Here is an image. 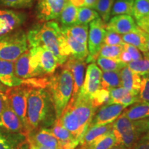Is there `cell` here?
Masks as SVG:
<instances>
[{
  "label": "cell",
  "instance_id": "obj_42",
  "mask_svg": "<svg viewBox=\"0 0 149 149\" xmlns=\"http://www.w3.org/2000/svg\"><path fill=\"white\" fill-rule=\"evenodd\" d=\"M136 24L139 29L149 34V14L141 19L136 21Z\"/></svg>",
  "mask_w": 149,
  "mask_h": 149
},
{
  "label": "cell",
  "instance_id": "obj_21",
  "mask_svg": "<svg viewBox=\"0 0 149 149\" xmlns=\"http://www.w3.org/2000/svg\"><path fill=\"white\" fill-rule=\"evenodd\" d=\"M113 130V123L103 126H94L89 127L80 141L79 149L88 146L102 135Z\"/></svg>",
  "mask_w": 149,
  "mask_h": 149
},
{
  "label": "cell",
  "instance_id": "obj_37",
  "mask_svg": "<svg viewBox=\"0 0 149 149\" xmlns=\"http://www.w3.org/2000/svg\"><path fill=\"white\" fill-rule=\"evenodd\" d=\"M129 92L126 88H124L122 86H119L117 88H113L109 91L110 98L109 101L107 104H120L122 100H124L126 96L130 94ZM132 94V93H131Z\"/></svg>",
  "mask_w": 149,
  "mask_h": 149
},
{
  "label": "cell",
  "instance_id": "obj_24",
  "mask_svg": "<svg viewBox=\"0 0 149 149\" xmlns=\"http://www.w3.org/2000/svg\"><path fill=\"white\" fill-rule=\"evenodd\" d=\"M15 73L22 79H28L31 77L30 68V51L28 49L14 62Z\"/></svg>",
  "mask_w": 149,
  "mask_h": 149
},
{
  "label": "cell",
  "instance_id": "obj_16",
  "mask_svg": "<svg viewBox=\"0 0 149 149\" xmlns=\"http://www.w3.org/2000/svg\"><path fill=\"white\" fill-rule=\"evenodd\" d=\"M0 127L11 132H20L26 134L22 120L13 110L11 109L8 103L0 115Z\"/></svg>",
  "mask_w": 149,
  "mask_h": 149
},
{
  "label": "cell",
  "instance_id": "obj_7",
  "mask_svg": "<svg viewBox=\"0 0 149 149\" xmlns=\"http://www.w3.org/2000/svg\"><path fill=\"white\" fill-rule=\"evenodd\" d=\"M30 68L31 77L51 75L59 66L57 59L46 48H30Z\"/></svg>",
  "mask_w": 149,
  "mask_h": 149
},
{
  "label": "cell",
  "instance_id": "obj_18",
  "mask_svg": "<svg viewBox=\"0 0 149 149\" xmlns=\"http://www.w3.org/2000/svg\"><path fill=\"white\" fill-rule=\"evenodd\" d=\"M27 135L29 143H33L50 148H59V141L53 135L49 128H40L31 132Z\"/></svg>",
  "mask_w": 149,
  "mask_h": 149
},
{
  "label": "cell",
  "instance_id": "obj_49",
  "mask_svg": "<svg viewBox=\"0 0 149 149\" xmlns=\"http://www.w3.org/2000/svg\"><path fill=\"white\" fill-rule=\"evenodd\" d=\"M140 30V32L141 33V35H143L145 39V41H146V47H147V50H148V53L149 54V34L145 32V31H142V30L139 29Z\"/></svg>",
  "mask_w": 149,
  "mask_h": 149
},
{
  "label": "cell",
  "instance_id": "obj_51",
  "mask_svg": "<svg viewBox=\"0 0 149 149\" xmlns=\"http://www.w3.org/2000/svg\"><path fill=\"white\" fill-rule=\"evenodd\" d=\"M7 88H6V86L5 85H3V84L1 83V81H0V92L5 93L6 91Z\"/></svg>",
  "mask_w": 149,
  "mask_h": 149
},
{
  "label": "cell",
  "instance_id": "obj_27",
  "mask_svg": "<svg viewBox=\"0 0 149 149\" xmlns=\"http://www.w3.org/2000/svg\"><path fill=\"white\" fill-rule=\"evenodd\" d=\"M119 86H121L120 70L102 72L100 88L110 91Z\"/></svg>",
  "mask_w": 149,
  "mask_h": 149
},
{
  "label": "cell",
  "instance_id": "obj_13",
  "mask_svg": "<svg viewBox=\"0 0 149 149\" xmlns=\"http://www.w3.org/2000/svg\"><path fill=\"white\" fill-rule=\"evenodd\" d=\"M86 66V63L85 61L79 60L72 57L68 58L62 65L63 68H66L70 72L73 79L74 86L72 97L77 95L81 90L85 78Z\"/></svg>",
  "mask_w": 149,
  "mask_h": 149
},
{
  "label": "cell",
  "instance_id": "obj_5",
  "mask_svg": "<svg viewBox=\"0 0 149 149\" xmlns=\"http://www.w3.org/2000/svg\"><path fill=\"white\" fill-rule=\"evenodd\" d=\"M74 81L70 72L63 68L51 74L48 80L47 90L51 95L55 109L56 120L58 119L69 102L73 92Z\"/></svg>",
  "mask_w": 149,
  "mask_h": 149
},
{
  "label": "cell",
  "instance_id": "obj_33",
  "mask_svg": "<svg viewBox=\"0 0 149 149\" xmlns=\"http://www.w3.org/2000/svg\"><path fill=\"white\" fill-rule=\"evenodd\" d=\"M114 1L115 0H98L95 7L100 17L105 23L109 21Z\"/></svg>",
  "mask_w": 149,
  "mask_h": 149
},
{
  "label": "cell",
  "instance_id": "obj_20",
  "mask_svg": "<svg viewBox=\"0 0 149 149\" xmlns=\"http://www.w3.org/2000/svg\"><path fill=\"white\" fill-rule=\"evenodd\" d=\"M121 86L124 87L134 95H138L140 89V75L132 71L127 65L120 70Z\"/></svg>",
  "mask_w": 149,
  "mask_h": 149
},
{
  "label": "cell",
  "instance_id": "obj_15",
  "mask_svg": "<svg viewBox=\"0 0 149 149\" xmlns=\"http://www.w3.org/2000/svg\"><path fill=\"white\" fill-rule=\"evenodd\" d=\"M138 26L133 17L127 15L113 16L107 24V29L120 35H124L135 31Z\"/></svg>",
  "mask_w": 149,
  "mask_h": 149
},
{
  "label": "cell",
  "instance_id": "obj_4",
  "mask_svg": "<svg viewBox=\"0 0 149 149\" xmlns=\"http://www.w3.org/2000/svg\"><path fill=\"white\" fill-rule=\"evenodd\" d=\"M149 130V117L137 120H130L122 113L113 123V133L117 144L126 149H131L134 145Z\"/></svg>",
  "mask_w": 149,
  "mask_h": 149
},
{
  "label": "cell",
  "instance_id": "obj_26",
  "mask_svg": "<svg viewBox=\"0 0 149 149\" xmlns=\"http://www.w3.org/2000/svg\"><path fill=\"white\" fill-rule=\"evenodd\" d=\"M122 38L124 44H130V45L135 46L137 48L142 52L143 54L148 53V50H147L146 41L144 36L141 35L139 28L135 31H132L126 34L122 35Z\"/></svg>",
  "mask_w": 149,
  "mask_h": 149
},
{
  "label": "cell",
  "instance_id": "obj_12",
  "mask_svg": "<svg viewBox=\"0 0 149 149\" xmlns=\"http://www.w3.org/2000/svg\"><path fill=\"white\" fill-rule=\"evenodd\" d=\"M102 75V70L94 63H91L87 67L84 84L79 94L89 97L91 96L100 88Z\"/></svg>",
  "mask_w": 149,
  "mask_h": 149
},
{
  "label": "cell",
  "instance_id": "obj_29",
  "mask_svg": "<svg viewBox=\"0 0 149 149\" xmlns=\"http://www.w3.org/2000/svg\"><path fill=\"white\" fill-rule=\"evenodd\" d=\"M96 61L99 68L104 72L120 71L127 65L121 61L120 59L107 58V57H100V56L97 57Z\"/></svg>",
  "mask_w": 149,
  "mask_h": 149
},
{
  "label": "cell",
  "instance_id": "obj_44",
  "mask_svg": "<svg viewBox=\"0 0 149 149\" xmlns=\"http://www.w3.org/2000/svg\"><path fill=\"white\" fill-rule=\"evenodd\" d=\"M0 149H15L10 141L1 134H0Z\"/></svg>",
  "mask_w": 149,
  "mask_h": 149
},
{
  "label": "cell",
  "instance_id": "obj_23",
  "mask_svg": "<svg viewBox=\"0 0 149 149\" xmlns=\"http://www.w3.org/2000/svg\"><path fill=\"white\" fill-rule=\"evenodd\" d=\"M61 31L77 40L81 44H88V24H74L68 27H61Z\"/></svg>",
  "mask_w": 149,
  "mask_h": 149
},
{
  "label": "cell",
  "instance_id": "obj_19",
  "mask_svg": "<svg viewBox=\"0 0 149 149\" xmlns=\"http://www.w3.org/2000/svg\"><path fill=\"white\" fill-rule=\"evenodd\" d=\"M51 131L59 141V149H75L79 145V139L69 130L58 124H54Z\"/></svg>",
  "mask_w": 149,
  "mask_h": 149
},
{
  "label": "cell",
  "instance_id": "obj_30",
  "mask_svg": "<svg viewBox=\"0 0 149 149\" xmlns=\"http://www.w3.org/2000/svg\"><path fill=\"white\" fill-rule=\"evenodd\" d=\"M135 0H115L111 10V16L127 15L133 16Z\"/></svg>",
  "mask_w": 149,
  "mask_h": 149
},
{
  "label": "cell",
  "instance_id": "obj_38",
  "mask_svg": "<svg viewBox=\"0 0 149 149\" xmlns=\"http://www.w3.org/2000/svg\"><path fill=\"white\" fill-rule=\"evenodd\" d=\"M34 0H0V4L13 8H26L32 6Z\"/></svg>",
  "mask_w": 149,
  "mask_h": 149
},
{
  "label": "cell",
  "instance_id": "obj_3",
  "mask_svg": "<svg viewBox=\"0 0 149 149\" xmlns=\"http://www.w3.org/2000/svg\"><path fill=\"white\" fill-rule=\"evenodd\" d=\"M62 32L58 23L53 21L35 26L27 35L30 48H46L53 54L59 66H62L66 61L61 55L60 45Z\"/></svg>",
  "mask_w": 149,
  "mask_h": 149
},
{
  "label": "cell",
  "instance_id": "obj_8",
  "mask_svg": "<svg viewBox=\"0 0 149 149\" xmlns=\"http://www.w3.org/2000/svg\"><path fill=\"white\" fill-rule=\"evenodd\" d=\"M29 86L21 85L18 86L9 87L5 92L8 99L9 106L22 120L27 134V98Z\"/></svg>",
  "mask_w": 149,
  "mask_h": 149
},
{
  "label": "cell",
  "instance_id": "obj_6",
  "mask_svg": "<svg viewBox=\"0 0 149 149\" xmlns=\"http://www.w3.org/2000/svg\"><path fill=\"white\" fill-rule=\"evenodd\" d=\"M27 50V35L22 30L0 36V59L15 62Z\"/></svg>",
  "mask_w": 149,
  "mask_h": 149
},
{
  "label": "cell",
  "instance_id": "obj_35",
  "mask_svg": "<svg viewBox=\"0 0 149 149\" xmlns=\"http://www.w3.org/2000/svg\"><path fill=\"white\" fill-rule=\"evenodd\" d=\"M122 50V46H111L104 44L100 48L98 57L100 56L107 58L119 59Z\"/></svg>",
  "mask_w": 149,
  "mask_h": 149
},
{
  "label": "cell",
  "instance_id": "obj_39",
  "mask_svg": "<svg viewBox=\"0 0 149 149\" xmlns=\"http://www.w3.org/2000/svg\"><path fill=\"white\" fill-rule=\"evenodd\" d=\"M104 44L111 46H123V45L124 44V42L122 40V35L114 32V31L107 30L105 37H104Z\"/></svg>",
  "mask_w": 149,
  "mask_h": 149
},
{
  "label": "cell",
  "instance_id": "obj_14",
  "mask_svg": "<svg viewBox=\"0 0 149 149\" xmlns=\"http://www.w3.org/2000/svg\"><path fill=\"white\" fill-rule=\"evenodd\" d=\"M26 17L21 13L0 9V36L12 32L22 25Z\"/></svg>",
  "mask_w": 149,
  "mask_h": 149
},
{
  "label": "cell",
  "instance_id": "obj_45",
  "mask_svg": "<svg viewBox=\"0 0 149 149\" xmlns=\"http://www.w3.org/2000/svg\"><path fill=\"white\" fill-rule=\"evenodd\" d=\"M8 103V99H7L5 93L0 92V115H1V113H2L3 111L4 110Z\"/></svg>",
  "mask_w": 149,
  "mask_h": 149
},
{
  "label": "cell",
  "instance_id": "obj_52",
  "mask_svg": "<svg viewBox=\"0 0 149 149\" xmlns=\"http://www.w3.org/2000/svg\"><path fill=\"white\" fill-rule=\"evenodd\" d=\"M110 149H126V148H124V146H120V145H116V146L112 147V148H110Z\"/></svg>",
  "mask_w": 149,
  "mask_h": 149
},
{
  "label": "cell",
  "instance_id": "obj_50",
  "mask_svg": "<svg viewBox=\"0 0 149 149\" xmlns=\"http://www.w3.org/2000/svg\"><path fill=\"white\" fill-rule=\"evenodd\" d=\"M71 1L72 4H74L77 7H82L84 6V0H69Z\"/></svg>",
  "mask_w": 149,
  "mask_h": 149
},
{
  "label": "cell",
  "instance_id": "obj_10",
  "mask_svg": "<svg viewBox=\"0 0 149 149\" xmlns=\"http://www.w3.org/2000/svg\"><path fill=\"white\" fill-rule=\"evenodd\" d=\"M125 109L126 107L121 104H105L96 111L89 127L107 125L113 123Z\"/></svg>",
  "mask_w": 149,
  "mask_h": 149
},
{
  "label": "cell",
  "instance_id": "obj_48",
  "mask_svg": "<svg viewBox=\"0 0 149 149\" xmlns=\"http://www.w3.org/2000/svg\"><path fill=\"white\" fill-rule=\"evenodd\" d=\"M30 149H59L57 148H50V147H46L42 146V145H38L33 144V143H29Z\"/></svg>",
  "mask_w": 149,
  "mask_h": 149
},
{
  "label": "cell",
  "instance_id": "obj_1",
  "mask_svg": "<svg viewBox=\"0 0 149 149\" xmlns=\"http://www.w3.org/2000/svg\"><path fill=\"white\" fill-rule=\"evenodd\" d=\"M97 110L93 107L91 97L78 93L76 96L71 97L55 124L69 130L76 138L81 141Z\"/></svg>",
  "mask_w": 149,
  "mask_h": 149
},
{
  "label": "cell",
  "instance_id": "obj_11",
  "mask_svg": "<svg viewBox=\"0 0 149 149\" xmlns=\"http://www.w3.org/2000/svg\"><path fill=\"white\" fill-rule=\"evenodd\" d=\"M68 0H39L37 17L42 22H49L59 18Z\"/></svg>",
  "mask_w": 149,
  "mask_h": 149
},
{
  "label": "cell",
  "instance_id": "obj_53",
  "mask_svg": "<svg viewBox=\"0 0 149 149\" xmlns=\"http://www.w3.org/2000/svg\"><path fill=\"white\" fill-rule=\"evenodd\" d=\"M142 137H144V138H146V139H149V130H148V131L147 132V133L145 134V135L143 136Z\"/></svg>",
  "mask_w": 149,
  "mask_h": 149
},
{
  "label": "cell",
  "instance_id": "obj_31",
  "mask_svg": "<svg viewBox=\"0 0 149 149\" xmlns=\"http://www.w3.org/2000/svg\"><path fill=\"white\" fill-rule=\"evenodd\" d=\"M142 59L137 61H132L127 66L132 71L140 76L149 74V54H143Z\"/></svg>",
  "mask_w": 149,
  "mask_h": 149
},
{
  "label": "cell",
  "instance_id": "obj_34",
  "mask_svg": "<svg viewBox=\"0 0 149 149\" xmlns=\"http://www.w3.org/2000/svg\"><path fill=\"white\" fill-rule=\"evenodd\" d=\"M149 14V0H135L133 16L136 19H141Z\"/></svg>",
  "mask_w": 149,
  "mask_h": 149
},
{
  "label": "cell",
  "instance_id": "obj_32",
  "mask_svg": "<svg viewBox=\"0 0 149 149\" xmlns=\"http://www.w3.org/2000/svg\"><path fill=\"white\" fill-rule=\"evenodd\" d=\"M100 17L97 11L92 8L82 6L78 8L75 24H88Z\"/></svg>",
  "mask_w": 149,
  "mask_h": 149
},
{
  "label": "cell",
  "instance_id": "obj_40",
  "mask_svg": "<svg viewBox=\"0 0 149 149\" xmlns=\"http://www.w3.org/2000/svg\"><path fill=\"white\" fill-rule=\"evenodd\" d=\"M138 97L141 102H149V74L141 77Z\"/></svg>",
  "mask_w": 149,
  "mask_h": 149
},
{
  "label": "cell",
  "instance_id": "obj_46",
  "mask_svg": "<svg viewBox=\"0 0 149 149\" xmlns=\"http://www.w3.org/2000/svg\"><path fill=\"white\" fill-rule=\"evenodd\" d=\"M120 60L122 62H124V64H128V63H130V61H132V58L131 56L130 55V54L128 53L127 51H125V50L123 48L122 53H121L120 55Z\"/></svg>",
  "mask_w": 149,
  "mask_h": 149
},
{
  "label": "cell",
  "instance_id": "obj_43",
  "mask_svg": "<svg viewBox=\"0 0 149 149\" xmlns=\"http://www.w3.org/2000/svg\"><path fill=\"white\" fill-rule=\"evenodd\" d=\"M131 149H149V139L141 137Z\"/></svg>",
  "mask_w": 149,
  "mask_h": 149
},
{
  "label": "cell",
  "instance_id": "obj_25",
  "mask_svg": "<svg viewBox=\"0 0 149 149\" xmlns=\"http://www.w3.org/2000/svg\"><path fill=\"white\" fill-rule=\"evenodd\" d=\"M78 7L72 4L69 0L65 3L64 8L59 15V22L61 24V27H68L74 25L76 23L77 16Z\"/></svg>",
  "mask_w": 149,
  "mask_h": 149
},
{
  "label": "cell",
  "instance_id": "obj_22",
  "mask_svg": "<svg viewBox=\"0 0 149 149\" xmlns=\"http://www.w3.org/2000/svg\"><path fill=\"white\" fill-rule=\"evenodd\" d=\"M123 115L130 120H137L149 117V102H139L130 106L123 111Z\"/></svg>",
  "mask_w": 149,
  "mask_h": 149
},
{
  "label": "cell",
  "instance_id": "obj_2",
  "mask_svg": "<svg viewBox=\"0 0 149 149\" xmlns=\"http://www.w3.org/2000/svg\"><path fill=\"white\" fill-rule=\"evenodd\" d=\"M27 135L43 126L55 124V112L47 89L30 86L27 98Z\"/></svg>",
  "mask_w": 149,
  "mask_h": 149
},
{
  "label": "cell",
  "instance_id": "obj_17",
  "mask_svg": "<svg viewBox=\"0 0 149 149\" xmlns=\"http://www.w3.org/2000/svg\"><path fill=\"white\" fill-rule=\"evenodd\" d=\"M0 81L8 87L26 84V79H20L15 73L14 62L2 59H0Z\"/></svg>",
  "mask_w": 149,
  "mask_h": 149
},
{
  "label": "cell",
  "instance_id": "obj_47",
  "mask_svg": "<svg viewBox=\"0 0 149 149\" xmlns=\"http://www.w3.org/2000/svg\"><path fill=\"white\" fill-rule=\"evenodd\" d=\"M97 1L98 0H84V6L93 9L95 8V7Z\"/></svg>",
  "mask_w": 149,
  "mask_h": 149
},
{
  "label": "cell",
  "instance_id": "obj_28",
  "mask_svg": "<svg viewBox=\"0 0 149 149\" xmlns=\"http://www.w3.org/2000/svg\"><path fill=\"white\" fill-rule=\"evenodd\" d=\"M116 145H117L116 139L113 130H111L83 149H110Z\"/></svg>",
  "mask_w": 149,
  "mask_h": 149
},
{
  "label": "cell",
  "instance_id": "obj_41",
  "mask_svg": "<svg viewBox=\"0 0 149 149\" xmlns=\"http://www.w3.org/2000/svg\"><path fill=\"white\" fill-rule=\"evenodd\" d=\"M123 48L130 54V55L131 56L132 61H137L143 58V55L141 53V51L135 46L130 44H124L123 45Z\"/></svg>",
  "mask_w": 149,
  "mask_h": 149
},
{
  "label": "cell",
  "instance_id": "obj_9",
  "mask_svg": "<svg viewBox=\"0 0 149 149\" xmlns=\"http://www.w3.org/2000/svg\"><path fill=\"white\" fill-rule=\"evenodd\" d=\"M107 23L99 17L90 23V30L88 35V57L86 63H93L97 60L98 54L104 44V37L107 33Z\"/></svg>",
  "mask_w": 149,
  "mask_h": 149
},
{
  "label": "cell",
  "instance_id": "obj_36",
  "mask_svg": "<svg viewBox=\"0 0 149 149\" xmlns=\"http://www.w3.org/2000/svg\"><path fill=\"white\" fill-rule=\"evenodd\" d=\"M91 98L93 107L98 109L109 102L110 98L109 91L100 88L91 96Z\"/></svg>",
  "mask_w": 149,
  "mask_h": 149
}]
</instances>
